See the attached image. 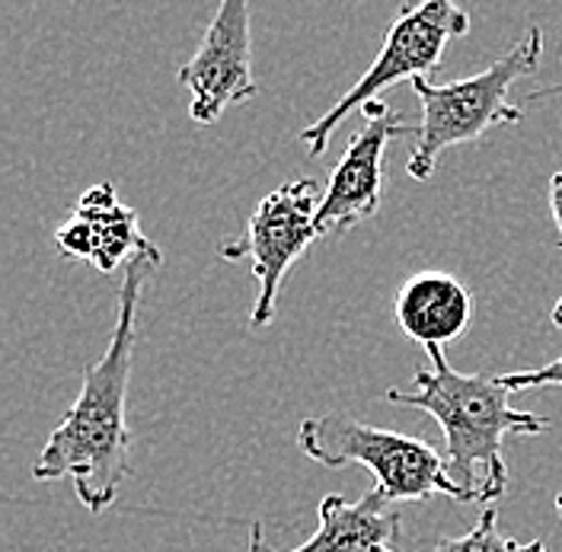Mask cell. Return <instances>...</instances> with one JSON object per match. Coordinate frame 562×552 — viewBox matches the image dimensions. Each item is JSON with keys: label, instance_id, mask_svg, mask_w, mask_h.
<instances>
[{"label": "cell", "instance_id": "obj_1", "mask_svg": "<svg viewBox=\"0 0 562 552\" xmlns=\"http://www.w3.org/2000/svg\"><path fill=\"white\" fill-rule=\"evenodd\" d=\"M164 262V252H144L128 262L119 288V313L109 348L100 361L83 368L80 393L58 428L48 435L33 466V480H70L77 502L90 515H103L119 498L132 473V428H128V383L138 336V307L147 278Z\"/></svg>", "mask_w": 562, "mask_h": 552}, {"label": "cell", "instance_id": "obj_2", "mask_svg": "<svg viewBox=\"0 0 562 552\" xmlns=\"http://www.w3.org/2000/svg\"><path fill=\"white\" fill-rule=\"evenodd\" d=\"M431 368L419 371L413 386H390L384 403L419 409L445 431L448 470L473 505L498 502L508 488L505 441L533 438L550 428V418L512 406V390L502 374H460L445 346L425 348Z\"/></svg>", "mask_w": 562, "mask_h": 552}, {"label": "cell", "instance_id": "obj_3", "mask_svg": "<svg viewBox=\"0 0 562 552\" xmlns=\"http://www.w3.org/2000/svg\"><path fill=\"white\" fill-rule=\"evenodd\" d=\"M543 55V30L530 26L521 42L495 58L490 68L473 77L451 83H428L425 77L413 80V93L422 105V125L416 132V147L409 157L413 179H431L445 150L457 144H473L495 125H518L525 112L508 103L512 87L540 68Z\"/></svg>", "mask_w": 562, "mask_h": 552}, {"label": "cell", "instance_id": "obj_4", "mask_svg": "<svg viewBox=\"0 0 562 552\" xmlns=\"http://www.w3.org/2000/svg\"><path fill=\"white\" fill-rule=\"evenodd\" d=\"M297 448L329 470L351 463L371 470L374 488L390 505L428 502L435 495L473 505V498L451 480L445 453L413 435L364 425L355 415L326 413L304 418L297 428Z\"/></svg>", "mask_w": 562, "mask_h": 552}, {"label": "cell", "instance_id": "obj_5", "mask_svg": "<svg viewBox=\"0 0 562 552\" xmlns=\"http://www.w3.org/2000/svg\"><path fill=\"white\" fill-rule=\"evenodd\" d=\"M470 33V13L457 7V0H419V3H403L400 13L393 16L390 30L384 35V45L378 58L368 65V70L358 77V83L342 100L329 105L314 125L301 132V144L307 147L311 157H319L333 132L349 119L355 109H364L371 100H384L390 87L403 80H416L425 74H435L441 68V58L454 38Z\"/></svg>", "mask_w": 562, "mask_h": 552}, {"label": "cell", "instance_id": "obj_6", "mask_svg": "<svg viewBox=\"0 0 562 552\" xmlns=\"http://www.w3.org/2000/svg\"><path fill=\"white\" fill-rule=\"evenodd\" d=\"M319 185L316 179H294L269 192L246 224L244 237L224 240L217 246L221 259L227 262H252V278L259 284L256 304L249 313L252 326H269L279 311L281 281L288 269L314 246L323 230L316 224L319 211Z\"/></svg>", "mask_w": 562, "mask_h": 552}, {"label": "cell", "instance_id": "obj_7", "mask_svg": "<svg viewBox=\"0 0 562 552\" xmlns=\"http://www.w3.org/2000/svg\"><path fill=\"white\" fill-rule=\"evenodd\" d=\"M176 80L189 90V115L214 125L231 105L259 93L252 70V16L249 0H221L199 52L179 68Z\"/></svg>", "mask_w": 562, "mask_h": 552}, {"label": "cell", "instance_id": "obj_8", "mask_svg": "<svg viewBox=\"0 0 562 552\" xmlns=\"http://www.w3.org/2000/svg\"><path fill=\"white\" fill-rule=\"evenodd\" d=\"M361 115L364 122L349 138V147L319 199L316 224L323 237H339L381 211L386 185V147L396 138H416L419 132L409 128L386 100H371L361 109Z\"/></svg>", "mask_w": 562, "mask_h": 552}, {"label": "cell", "instance_id": "obj_9", "mask_svg": "<svg viewBox=\"0 0 562 552\" xmlns=\"http://www.w3.org/2000/svg\"><path fill=\"white\" fill-rule=\"evenodd\" d=\"M55 249L68 259H83L97 272H115L122 262H132L144 252H160L140 234L138 211L119 202L115 185H90L70 217L55 230Z\"/></svg>", "mask_w": 562, "mask_h": 552}, {"label": "cell", "instance_id": "obj_10", "mask_svg": "<svg viewBox=\"0 0 562 552\" xmlns=\"http://www.w3.org/2000/svg\"><path fill=\"white\" fill-rule=\"evenodd\" d=\"M400 511L371 485L358 502L326 495L314 537L284 552H403ZM272 552V550H269Z\"/></svg>", "mask_w": 562, "mask_h": 552}, {"label": "cell", "instance_id": "obj_11", "mask_svg": "<svg viewBox=\"0 0 562 552\" xmlns=\"http://www.w3.org/2000/svg\"><path fill=\"white\" fill-rule=\"evenodd\" d=\"M393 313L400 329L422 348L448 346L473 323V294L448 272H419L400 284Z\"/></svg>", "mask_w": 562, "mask_h": 552}, {"label": "cell", "instance_id": "obj_12", "mask_svg": "<svg viewBox=\"0 0 562 552\" xmlns=\"http://www.w3.org/2000/svg\"><path fill=\"white\" fill-rule=\"evenodd\" d=\"M428 552H550V547L543 540H515V537H505L498 530V511L486 505V511L480 515V520L460 533V537H445L438 540Z\"/></svg>", "mask_w": 562, "mask_h": 552}, {"label": "cell", "instance_id": "obj_13", "mask_svg": "<svg viewBox=\"0 0 562 552\" xmlns=\"http://www.w3.org/2000/svg\"><path fill=\"white\" fill-rule=\"evenodd\" d=\"M502 383H505L512 393L537 390V386H562V354L557 361H550V364H543V368H533V371H512V374H502Z\"/></svg>", "mask_w": 562, "mask_h": 552}, {"label": "cell", "instance_id": "obj_14", "mask_svg": "<svg viewBox=\"0 0 562 552\" xmlns=\"http://www.w3.org/2000/svg\"><path fill=\"white\" fill-rule=\"evenodd\" d=\"M550 214L557 224V246L562 249V167L550 179Z\"/></svg>", "mask_w": 562, "mask_h": 552}, {"label": "cell", "instance_id": "obj_15", "mask_svg": "<svg viewBox=\"0 0 562 552\" xmlns=\"http://www.w3.org/2000/svg\"><path fill=\"white\" fill-rule=\"evenodd\" d=\"M246 552H269L266 550V537H262V523L249 527V547H246Z\"/></svg>", "mask_w": 562, "mask_h": 552}, {"label": "cell", "instance_id": "obj_16", "mask_svg": "<svg viewBox=\"0 0 562 552\" xmlns=\"http://www.w3.org/2000/svg\"><path fill=\"white\" fill-rule=\"evenodd\" d=\"M547 97H562V83L543 87V90H533V93H530V103H537V100H547Z\"/></svg>", "mask_w": 562, "mask_h": 552}, {"label": "cell", "instance_id": "obj_17", "mask_svg": "<svg viewBox=\"0 0 562 552\" xmlns=\"http://www.w3.org/2000/svg\"><path fill=\"white\" fill-rule=\"evenodd\" d=\"M553 323H557V326L562 329V297L557 301V307H553Z\"/></svg>", "mask_w": 562, "mask_h": 552}, {"label": "cell", "instance_id": "obj_18", "mask_svg": "<svg viewBox=\"0 0 562 552\" xmlns=\"http://www.w3.org/2000/svg\"><path fill=\"white\" fill-rule=\"evenodd\" d=\"M557 515H560V518H562V492H560V495H557Z\"/></svg>", "mask_w": 562, "mask_h": 552}]
</instances>
